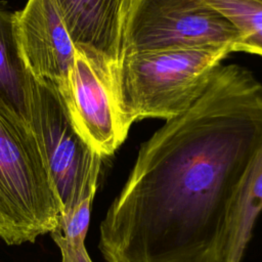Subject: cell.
I'll list each match as a JSON object with an SVG mask.
<instances>
[{"label":"cell","instance_id":"cell-1","mask_svg":"<svg viewBox=\"0 0 262 262\" xmlns=\"http://www.w3.org/2000/svg\"><path fill=\"white\" fill-rule=\"evenodd\" d=\"M262 145V84L220 66L140 147L99 228L104 262H214L233 194Z\"/></svg>","mask_w":262,"mask_h":262},{"label":"cell","instance_id":"cell-2","mask_svg":"<svg viewBox=\"0 0 262 262\" xmlns=\"http://www.w3.org/2000/svg\"><path fill=\"white\" fill-rule=\"evenodd\" d=\"M226 45L175 47L121 56L114 74V96L123 128L141 119L166 121L189 108L207 90Z\"/></svg>","mask_w":262,"mask_h":262},{"label":"cell","instance_id":"cell-3","mask_svg":"<svg viewBox=\"0 0 262 262\" xmlns=\"http://www.w3.org/2000/svg\"><path fill=\"white\" fill-rule=\"evenodd\" d=\"M62 209L32 131L0 110V239L34 243L54 229Z\"/></svg>","mask_w":262,"mask_h":262},{"label":"cell","instance_id":"cell-4","mask_svg":"<svg viewBox=\"0 0 262 262\" xmlns=\"http://www.w3.org/2000/svg\"><path fill=\"white\" fill-rule=\"evenodd\" d=\"M239 39L231 21L206 0H129L121 56L208 45H226L235 51Z\"/></svg>","mask_w":262,"mask_h":262},{"label":"cell","instance_id":"cell-5","mask_svg":"<svg viewBox=\"0 0 262 262\" xmlns=\"http://www.w3.org/2000/svg\"><path fill=\"white\" fill-rule=\"evenodd\" d=\"M58 93L79 135L102 158L125 141L128 132L120 121L111 77L77 47L67 86Z\"/></svg>","mask_w":262,"mask_h":262},{"label":"cell","instance_id":"cell-6","mask_svg":"<svg viewBox=\"0 0 262 262\" xmlns=\"http://www.w3.org/2000/svg\"><path fill=\"white\" fill-rule=\"evenodd\" d=\"M15 31L20 57L34 79L62 91L76 46L55 0H28L15 12Z\"/></svg>","mask_w":262,"mask_h":262},{"label":"cell","instance_id":"cell-7","mask_svg":"<svg viewBox=\"0 0 262 262\" xmlns=\"http://www.w3.org/2000/svg\"><path fill=\"white\" fill-rule=\"evenodd\" d=\"M75 46L113 80L129 0H55Z\"/></svg>","mask_w":262,"mask_h":262},{"label":"cell","instance_id":"cell-8","mask_svg":"<svg viewBox=\"0 0 262 262\" xmlns=\"http://www.w3.org/2000/svg\"><path fill=\"white\" fill-rule=\"evenodd\" d=\"M262 211V145L248 166L230 202L214 262H242Z\"/></svg>","mask_w":262,"mask_h":262},{"label":"cell","instance_id":"cell-9","mask_svg":"<svg viewBox=\"0 0 262 262\" xmlns=\"http://www.w3.org/2000/svg\"><path fill=\"white\" fill-rule=\"evenodd\" d=\"M35 81L20 57L15 12L0 3V110L29 129Z\"/></svg>","mask_w":262,"mask_h":262},{"label":"cell","instance_id":"cell-10","mask_svg":"<svg viewBox=\"0 0 262 262\" xmlns=\"http://www.w3.org/2000/svg\"><path fill=\"white\" fill-rule=\"evenodd\" d=\"M102 161L89 167L63 201L57 225L49 233L60 251L61 262H92L85 247L91 206Z\"/></svg>","mask_w":262,"mask_h":262},{"label":"cell","instance_id":"cell-11","mask_svg":"<svg viewBox=\"0 0 262 262\" xmlns=\"http://www.w3.org/2000/svg\"><path fill=\"white\" fill-rule=\"evenodd\" d=\"M241 34L235 51L262 55V0H206Z\"/></svg>","mask_w":262,"mask_h":262}]
</instances>
